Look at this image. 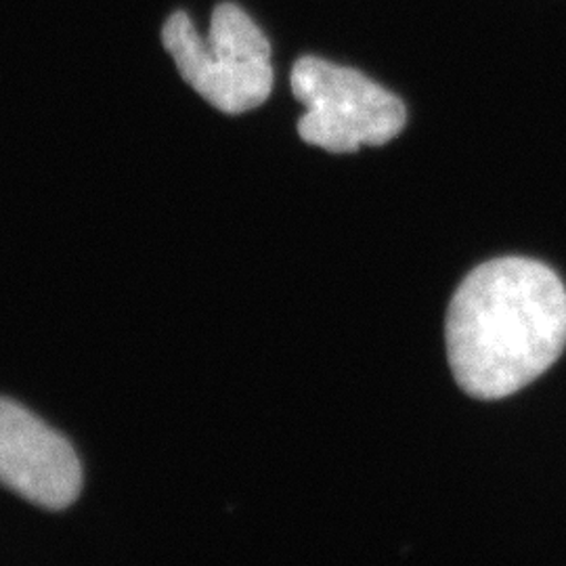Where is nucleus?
Instances as JSON below:
<instances>
[{"mask_svg": "<svg viewBox=\"0 0 566 566\" xmlns=\"http://www.w3.org/2000/svg\"><path fill=\"white\" fill-rule=\"evenodd\" d=\"M292 91L304 105L303 142L329 154L392 142L407 120L403 102L353 67L322 57H301L292 67Z\"/></svg>", "mask_w": 566, "mask_h": 566, "instance_id": "obj_3", "label": "nucleus"}, {"mask_svg": "<svg viewBox=\"0 0 566 566\" xmlns=\"http://www.w3.org/2000/svg\"><path fill=\"white\" fill-rule=\"evenodd\" d=\"M0 485L51 510L74 504L82 489L74 447L9 399H0Z\"/></svg>", "mask_w": 566, "mask_h": 566, "instance_id": "obj_4", "label": "nucleus"}, {"mask_svg": "<svg viewBox=\"0 0 566 566\" xmlns=\"http://www.w3.org/2000/svg\"><path fill=\"white\" fill-rule=\"evenodd\" d=\"M163 42L182 81L219 112L235 116L269 99L271 44L242 7L219 4L206 36L179 11L164 23Z\"/></svg>", "mask_w": 566, "mask_h": 566, "instance_id": "obj_2", "label": "nucleus"}, {"mask_svg": "<svg viewBox=\"0 0 566 566\" xmlns=\"http://www.w3.org/2000/svg\"><path fill=\"white\" fill-rule=\"evenodd\" d=\"M446 340L453 378L465 395L481 401L510 397L565 350V283L533 259L483 263L451 298Z\"/></svg>", "mask_w": 566, "mask_h": 566, "instance_id": "obj_1", "label": "nucleus"}]
</instances>
